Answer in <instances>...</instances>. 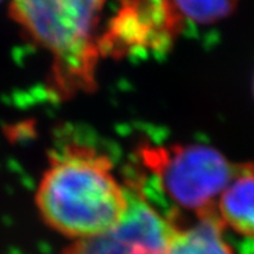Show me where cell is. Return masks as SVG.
I'll return each instance as SVG.
<instances>
[{"instance_id": "obj_2", "label": "cell", "mask_w": 254, "mask_h": 254, "mask_svg": "<svg viewBox=\"0 0 254 254\" xmlns=\"http://www.w3.org/2000/svg\"><path fill=\"white\" fill-rule=\"evenodd\" d=\"M105 0H10V16L53 57L62 92L92 88L101 48L96 30Z\"/></svg>"}, {"instance_id": "obj_6", "label": "cell", "mask_w": 254, "mask_h": 254, "mask_svg": "<svg viewBox=\"0 0 254 254\" xmlns=\"http://www.w3.org/2000/svg\"><path fill=\"white\" fill-rule=\"evenodd\" d=\"M222 219L218 212L197 216L187 227L176 225L165 254H236L223 236Z\"/></svg>"}, {"instance_id": "obj_5", "label": "cell", "mask_w": 254, "mask_h": 254, "mask_svg": "<svg viewBox=\"0 0 254 254\" xmlns=\"http://www.w3.org/2000/svg\"><path fill=\"white\" fill-rule=\"evenodd\" d=\"M225 227L254 238V164H243L217 203Z\"/></svg>"}, {"instance_id": "obj_1", "label": "cell", "mask_w": 254, "mask_h": 254, "mask_svg": "<svg viewBox=\"0 0 254 254\" xmlns=\"http://www.w3.org/2000/svg\"><path fill=\"white\" fill-rule=\"evenodd\" d=\"M35 204L45 225L74 242L118 225L129 208V191L109 156L72 143L51 155Z\"/></svg>"}, {"instance_id": "obj_3", "label": "cell", "mask_w": 254, "mask_h": 254, "mask_svg": "<svg viewBox=\"0 0 254 254\" xmlns=\"http://www.w3.org/2000/svg\"><path fill=\"white\" fill-rule=\"evenodd\" d=\"M141 158L168 196L196 217L216 212L219 196L240 168L214 147L200 143L145 146Z\"/></svg>"}, {"instance_id": "obj_7", "label": "cell", "mask_w": 254, "mask_h": 254, "mask_svg": "<svg viewBox=\"0 0 254 254\" xmlns=\"http://www.w3.org/2000/svg\"><path fill=\"white\" fill-rule=\"evenodd\" d=\"M238 0H171L180 14L197 23H213L230 16Z\"/></svg>"}, {"instance_id": "obj_4", "label": "cell", "mask_w": 254, "mask_h": 254, "mask_svg": "<svg viewBox=\"0 0 254 254\" xmlns=\"http://www.w3.org/2000/svg\"><path fill=\"white\" fill-rule=\"evenodd\" d=\"M129 191V208L113 229L74 240L61 254H165L176 225L139 193Z\"/></svg>"}, {"instance_id": "obj_8", "label": "cell", "mask_w": 254, "mask_h": 254, "mask_svg": "<svg viewBox=\"0 0 254 254\" xmlns=\"http://www.w3.org/2000/svg\"><path fill=\"white\" fill-rule=\"evenodd\" d=\"M0 1H1V0H0Z\"/></svg>"}]
</instances>
